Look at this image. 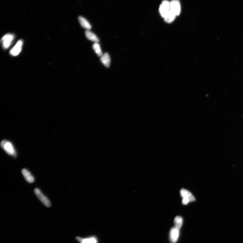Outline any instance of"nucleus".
Masks as SVG:
<instances>
[{
	"label": "nucleus",
	"instance_id": "1",
	"mask_svg": "<svg viewBox=\"0 0 243 243\" xmlns=\"http://www.w3.org/2000/svg\"><path fill=\"white\" fill-rule=\"evenodd\" d=\"M1 145L3 149L8 154L16 157V151L11 143L6 140H3L1 142Z\"/></svg>",
	"mask_w": 243,
	"mask_h": 243
},
{
	"label": "nucleus",
	"instance_id": "2",
	"mask_svg": "<svg viewBox=\"0 0 243 243\" xmlns=\"http://www.w3.org/2000/svg\"><path fill=\"white\" fill-rule=\"evenodd\" d=\"M34 193L38 198L44 205L47 207H50L51 206V203L50 200L47 196L42 193L41 191L39 188H35L34 190Z\"/></svg>",
	"mask_w": 243,
	"mask_h": 243
},
{
	"label": "nucleus",
	"instance_id": "3",
	"mask_svg": "<svg viewBox=\"0 0 243 243\" xmlns=\"http://www.w3.org/2000/svg\"><path fill=\"white\" fill-rule=\"evenodd\" d=\"M14 35L12 34H8L4 35L2 39V46L4 49H7L11 44L14 39Z\"/></svg>",
	"mask_w": 243,
	"mask_h": 243
},
{
	"label": "nucleus",
	"instance_id": "4",
	"mask_svg": "<svg viewBox=\"0 0 243 243\" xmlns=\"http://www.w3.org/2000/svg\"><path fill=\"white\" fill-rule=\"evenodd\" d=\"M170 10V2L167 1H163L159 8L160 14L164 18Z\"/></svg>",
	"mask_w": 243,
	"mask_h": 243
},
{
	"label": "nucleus",
	"instance_id": "5",
	"mask_svg": "<svg viewBox=\"0 0 243 243\" xmlns=\"http://www.w3.org/2000/svg\"><path fill=\"white\" fill-rule=\"evenodd\" d=\"M170 10L176 16L179 15L181 11L179 2L176 0L172 1L170 2Z\"/></svg>",
	"mask_w": 243,
	"mask_h": 243
},
{
	"label": "nucleus",
	"instance_id": "6",
	"mask_svg": "<svg viewBox=\"0 0 243 243\" xmlns=\"http://www.w3.org/2000/svg\"><path fill=\"white\" fill-rule=\"evenodd\" d=\"M23 42L22 40L19 41L10 51V53L12 56H16L18 55L22 50Z\"/></svg>",
	"mask_w": 243,
	"mask_h": 243
},
{
	"label": "nucleus",
	"instance_id": "7",
	"mask_svg": "<svg viewBox=\"0 0 243 243\" xmlns=\"http://www.w3.org/2000/svg\"><path fill=\"white\" fill-rule=\"evenodd\" d=\"M179 230L175 227L171 229L170 236V241L172 243H176L178 241L179 235Z\"/></svg>",
	"mask_w": 243,
	"mask_h": 243
},
{
	"label": "nucleus",
	"instance_id": "8",
	"mask_svg": "<svg viewBox=\"0 0 243 243\" xmlns=\"http://www.w3.org/2000/svg\"><path fill=\"white\" fill-rule=\"evenodd\" d=\"M181 196L183 199H187L190 202L195 201L196 199L189 191L184 189H182L181 190Z\"/></svg>",
	"mask_w": 243,
	"mask_h": 243
},
{
	"label": "nucleus",
	"instance_id": "9",
	"mask_svg": "<svg viewBox=\"0 0 243 243\" xmlns=\"http://www.w3.org/2000/svg\"><path fill=\"white\" fill-rule=\"evenodd\" d=\"M21 172L27 181L31 184L34 182L35 181L34 177L28 170L24 169L22 170Z\"/></svg>",
	"mask_w": 243,
	"mask_h": 243
},
{
	"label": "nucleus",
	"instance_id": "10",
	"mask_svg": "<svg viewBox=\"0 0 243 243\" xmlns=\"http://www.w3.org/2000/svg\"><path fill=\"white\" fill-rule=\"evenodd\" d=\"M78 20L81 25L83 28L90 30L92 28V26L91 24L86 19L82 16H80L78 17Z\"/></svg>",
	"mask_w": 243,
	"mask_h": 243
},
{
	"label": "nucleus",
	"instance_id": "11",
	"mask_svg": "<svg viewBox=\"0 0 243 243\" xmlns=\"http://www.w3.org/2000/svg\"><path fill=\"white\" fill-rule=\"evenodd\" d=\"M100 60L102 63L106 67H109L111 63V58L110 55L107 53L103 54L101 56Z\"/></svg>",
	"mask_w": 243,
	"mask_h": 243
},
{
	"label": "nucleus",
	"instance_id": "12",
	"mask_svg": "<svg viewBox=\"0 0 243 243\" xmlns=\"http://www.w3.org/2000/svg\"><path fill=\"white\" fill-rule=\"evenodd\" d=\"M85 35L88 39L90 41L95 43H98L99 41V39L96 35L90 30H87L86 31Z\"/></svg>",
	"mask_w": 243,
	"mask_h": 243
},
{
	"label": "nucleus",
	"instance_id": "13",
	"mask_svg": "<svg viewBox=\"0 0 243 243\" xmlns=\"http://www.w3.org/2000/svg\"><path fill=\"white\" fill-rule=\"evenodd\" d=\"M176 16L170 10L164 17L165 21L168 23H170L174 21Z\"/></svg>",
	"mask_w": 243,
	"mask_h": 243
},
{
	"label": "nucleus",
	"instance_id": "14",
	"mask_svg": "<svg viewBox=\"0 0 243 243\" xmlns=\"http://www.w3.org/2000/svg\"><path fill=\"white\" fill-rule=\"evenodd\" d=\"M175 227L179 230L181 227L183 223V219L182 217L177 216L174 220Z\"/></svg>",
	"mask_w": 243,
	"mask_h": 243
},
{
	"label": "nucleus",
	"instance_id": "15",
	"mask_svg": "<svg viewBox=\"0 0 243 243\" xmlns=\"http://www.w3.org/2000/svg\"><path fill=\"white\" fill-rule=\"evenodd\" d=\"M76 239L80 243H97L96 240L94 238L83 239L80 237H76Z\"/></svg>",
	"mask_w": 243,
	"mask_h": 243
},
{
	"label": "nucleus",
	"instance_id": "16",
	"mask_svg": "<svg viewBox=\"0 0 243 243\" xmlns=\"http://www.w3.org/2000/svg\"><path fill=\"white\" fill-rule=\"evenodd\" d=\"M93 48L98 56H101L103 55L100 46L98 43H95L93 45Z\"/></svg>",
	"mask_w": 243,
	"mask_h": 243
}]
</instances>
